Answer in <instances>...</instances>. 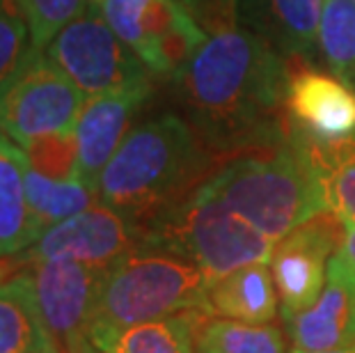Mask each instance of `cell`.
<instances>
[{
  "mask_svg": "<svg viewBox=\"0 0 355 353\" xmlns=\"http://www.w3.org/2000/svg\"><path fill=\"white\" fill-rule=\"evenodd\" d=\"M177 83L193 126L223 163L268 152L291 136L289 64L250 30L227 28L209 35Z\"/></svg>",
  "mask_w": 355,
  "mask_h": 353,
  "instance_id": "1",
  "label": "cell"
},
{
  "mask_svg": "<svg viewBox=\"0 0 355 353\" xmlns=\"http://www.w3.org/2000/svg\"><path fill=\"white\" fill-rule=\"evenodd\" d=\"M223 163L191 122L165 112L135 126L103 168L96 198L142 234Z\"/></svg>",
  "mask_w": 355,
  "mask_h": 353,
  "instance_id": "2",
  "label": "cell"
},
{
  "mask_svg": "<svg viewBox=\"0 0 355 353\" xmlns=\"http://www.w3.org/2000/svg\"><path fill=\"white\" fill-rule=\"evenodd\" d=\"M209 189L270 241H279L309 218L326 212V202L307 147L291 136L275 149L245 154L225 163Z\"/></svg>",
  "mask_w": 355,
  "mask_h": 353,
  "instance_id": "3",
  "label": "cell"
},
{
  "mask_svg": "<svg viewBox=\"0 0 355 353\" xmlns=\"http://www.w3.org/2000/svg\"><path fill=\"white\" fill-rule=\"evenodd\" d=\"M161 248L200 266L209 282L239 268L268 264L275 241L236 216L204 182L142 234V243Z\"/></svg>",
  "mask_w": 355,
  "mask_h": 353,
  "instance_id": "4",
  "label": "cell"
},
{
  "mask_svg": "<svg viewBox=\"0 0 355 353\" xmlns=\"http://www.w3.org/2000/svg\"><path fill=\"white\" fill-rule=\"evenodd\" d=\"M207 291V275L191 259L138 246L105 268L92 321L133 326L191 310L209 314Z\"/></svg>",
  "mask_w": 355,
  "mask_h": 353,
  "instance_id": "5",
  "label": "cell"
},
{
  "mask_svg": "<svg viewBox=\"0 0 355 353\" xmlns=\"http://www.w3.org/2000/svg\"><path fill=\"white\" fill-rule=\"evenodd\" d=\"M101 17L163 80H177L209 37L184 0H103Z\"/></svg>",
  "mask_w": 355,
  "mask_h": 353,
  "instance_id": "6",
  "label": "cell"
},
{
  "mask_svg": "<svg viewBox=\"0 0 355 353\" xmlns=\"http://www.w3.org/2000/svg\"><path fill=\"white\" fill-rule=\"evenodd\" d=\"M87 96L58 69L44 51H33L17 76L0 89V133L30 145L53 133H69Z\"/></svg>",
  "mask_w": 355,
  "mask_h": 353,
  "instance_id": "7",
  "label": "cell"
},
{
  "mask_svg": "<svg viewBox=\"0 0 355 353\" xmlns=\"http://www.w3.org/2000/svg\"><path fill=\"white\" fill-rule=\"evenodd\" d=\"M44 53L87 99L152 80L140 58L94 10L60 30Z\"/></svg>",
  "mask_w": 355,
  "mask_h": 353,
  "instance_id": "8",
  "label": "cell"
},
{
  "mask_svg": "<svg viewBox=\"0 0 355 353\" xmlns=\"http://www.w3.org/2000/svg\"><path fill=\"white\" fill-rule=\"evenodd\" d=\"M342 239L344 223L328 209L279 239L270 264L284 321H291L319 300L326 287L328 261L337 252Z\"/></svg>",
  "mask_w": 355,
  "mask_h": 353,
  "instance_id": "9",
  "label": "cell"
},
{
  "mask_svg": "<svg viewBox=\"0 0 355 353\" xmlns=\"http://www.w3.org/2000/svg\"><path fill=\"white\" fill-rule=\"evenodd\" d=\"M138 246V230L124 216L99 202L53 225L28 250L14 255V259L21 268L51 259H71L87 266L108 268Z\"/></svg>",
  "mask_w": 355,
  "mask_h": 353,
  "instance_id": "10",
  "label": "cell"
},
{
  "mask_svg": "<svg viewBox=\"0 0 355 353\" xmlns=\"http://www.w3.org/2000/svg\"><path fill=\"white\" fill-rule=\"evenodd\" d=\"M26 268L33 275L44 321L67 353L87 337L105 268L71 259L37 261Z\"/></svg>",
  "mask_w": 355,
  "mask_h": 353,
  "instance_id": "11",
  "label": "cell"
},
{
  "mask_svg": "<svg viewBox=\"0 0 355 353\" xmlns=\"http://www.w3.org/2000/svg\"><path fill=\"white\" fill-rule=\"evenodd\" d=\"M286 115L293 129L326 142L355 136V87L314 69L307 58H286Z\"/></svg>",
  "mask_w": 355,
  "mask_h": 353,
  "instance_id": "12",
  "label": "cell"
},
{
  "mask_svg": "<svg viewBox=\"0 0 355 353\" xmlns=\"http://www.w3.org/2000/svg\"><path fill=\"white\" fill-rule=\"evenodd\" d=\"M152 89V80H145L110 94L89 96L85 101V108L73 129L78 142L76 177L94 191L103 168L128 136L135 112L145 106Z\"/></svg>",
  "mask_w": 355,
  "mask_h": 353,
  "instance_id": "13",
  "label": "cell"
},
{
  "mask_svg": "<svg viewBox=\"0 0 355 353\" xmlns=\"http://www.w3.org/2000/svg\"><path fill=\"white\" fill-rule=\"evenodd\" d=\"M289 326L293 349L332 351L355 344V277L335 259L328 261V277L319 300L296 314Z\"/></svg>",
  "mask_w": 355,
  "mask_h": 353,
  "instance_id": "14",
  "label": "cell"
},
{
  "mask_svg": "<svg viewBox=\"0 0 355 353\" xmlns=\"http://www.w3.org/2000/svg\"><path fill=\"white\" fill-rule=\"evenodd\" d=\"M326 0H236V17L284 58H309L319 46Z\"/></svg>",
  "mask_w": 355,
  "mask_h": 353,
  "instance_id": "15",
  "label": "cell"
},
{
  "mask_svg": "<svg viewBox=\"0 0 355 353\" xmlns=\"http://www.w3.org/2000/svg\"><path fill=\"white\" fill-rule=\"evenodd\" d=\"M207 317L211 314L204 310H191L133 326L92 321L87 340L105 353H198V335Z\"/></svg>",
  "mask_w": 355,
  "mask_h": 353,
  "instance_id": "16",
  "label": "cell"
},
{
  "mask_svg": "<svg viewBox=\"0 0 355 353\" xmlns=\"http://www.w3.org/2000/svg\"><path fill=\"white\" fill-rule=\"evenodd\" d=\"M0 353H60L26 266L0 282Z\"/></svg>",
  "mask_w": 355,
  "mask_h": 353,
  "instance_id": "17",
  "label": "cell"
},
{
  "mask_svg": "<svg viewBox=\"0 0 355 353\" xmlns=\"http://www.w3.org/2000/svg\"><path fill=\"white\" fill-rule=\"evenodd\" d=\"M207 310L211 317L243 324H270L277 317L273 273L266 264H252L209 282Z\"/></svg>",
  "mask_w": 355,
  "mask_h": 353,
  "instance_id": "18",
  "label": "cell"
},
{
  "mask_svg": "<svg viewBox=\"0 0 355 353\" xmlns=\"http://www.w3.org/2000/svg\"><path fill=\"white\" fill-rule=\"evenodd\" d=\"M28 165L24 147L0 133V259L28 250L40 239L28 207Z\"/></svg>",
  "mask_w": 355,
  "mask_h": 353,
  "instance_id": "19",
  "label": "cell"
},
{
  "mask_svg": "<svg viewBox=\"0 0 355 353\" xmlns=\"http://www.w3.org/2000/svg\"><path fill=\"white\" fill-rule=\"evenodd\" d=\"M293 131L307 147L326 209L344 225H355V136L326 142Z\"/></svg>",
  "mask_w": 355,
  "mask_h": 353,
  "instance_id": "20",
  "label": "cell"
},
{
  "mask_svg": "<svg viewBox=\"0 0 355 353\" xmlns=\"http://www.w3.org/2000/svg\"><path fill=\"white\" fill-rule=\"evenodd\" d=\"M26 191L30 216H33L35 230L40 236L53 225L85 212L94 205V200H99L96 191L83 179H51L37 172L33 165H28Z\"/></svg>",
  "mask_w": 355,
  "mask_h": 353,
  "instance_id": "21",
  "label": "cell"
},
{
  "mask_svg": "<svg viewBox=\"0 0 355 353\" xmlns=\"http://www.w3.org/2000/svg\"><path fill=\"white\" fill-rule=\"evenodd\" d=\"M198 353H286V342L275 324L218 319L200 330Z\"/></svg>",
  "mask_w": 355,
  "mask_h": 353,
  "instance_id": "22",
  "label": "cell"
},
{
  "mask_svg": "<svg viewBox=\"0 0 355 353\" xmlns=\"http://www.w3.org/2000/svg\"><path fill=\"white\" fill-rule=\"evenodd\" d=\"M319 49L330 71L355 87V3L326 0L319 24Z\"/></svg>",
  "mask_w": 355,
  "mask_h": 353,
  "instance_id": "23",
  "label": "cell"
},
{
  "mask_svg": "<svg viewBox=\"0 0 355 353\" xmlns=\"http://www.w3.org/2000/svg\"><path fill=\"white\" fill-rule=\"evenodd\" d=\"M33 37L19 0H0V89L33 55Z\"/></svg>",
  "mask_w": 355,
  "mask_h": 353,
  "instance_id": "24",
  "label": "cell"
},
{
  "mask_svg": "<svg viewBox=\"0 0 355 353\" xmlns=\"http://www.w3.org/2000/svg\"><path fill=\"white\" fill-rule=\"evenodd\" d=\"M19 5L26 14L35 51H46L60 30L89 10L87 0H19Z\"/></svg>",
  "mask_w": 355,
  "mask_h": 353,
  "instance_id": "25",
  "label": "cell"
},
{
  "mask_svg": "<svg viewBox=\"0 0 355 353\" xmlns=\"http://www.w3.org/2000/svg\"><path fill=\"white\" fill-rule=\"evenodd\" d=\"M30 165L51 179H73L78 165L76 133H53L24 147Z\"/></svg>",
  "mask_w": 355,
  "mask_h": 353,
  "instance_id": "26",
  "label": "cell"
},
{
  "mask_svg": "<svg viewBox=\"0 0 355 353\" xmlns=\"http://www.w3.org/2000/svg\"><path fill=\"white\" fill-rule=\"evenodd\" d=\"M207 35L236 28V0H184Z\"/></svg>",
  "mask_w": 355,
  "mask_h": 353,
  "instance_id": "27",
  "label": "cell"
},
{
  "mask_svg": "<svg viewBox=\"0 0 355 353\" xmlns=\"http://www.w3.org/2000/svg\"><path fill=\"white\" fill-rule=\"evenodd\" d=\"M335 259L355 277V225H344V239L337 248Z\"/></svg>",
  "mask_w": 355,
  "mask_h": 353,
  "instance_id": "28",
  "label": "cell"
},
{
  "mask_svg": "<svg viewBox=\"0 0 355 353\" xmlns=\"http://www.w3.org/2000/svg\"><path fill=\"white\" fill-rule=\"evenodd\" d=\"M21 271V266L17 264V259L14 257H5V259H0V282H5V280H10V277Z\"/></svg>",
  "mask_w": 355,
  "mask_h": 353,
  "instance_id": "29",
  "label": "cell"
},
{
  "mask_svg": "<svg viewBox=\"0 0 355 353\" xmlns=\"http://www.w3.org/2000/svg\"><path fill=\"white\" fill-rule=\"evenodd\" d=\"M67 353H105V351H101V349H96L92 342L87 340V337H83V340L78 342V344H73V347L67 351Z\"/></svg>",
  "mask_w": 355,
  "mask_h": 353,
  "instance_id": "30",
  "label": "cell"
},
{
  "mask_svg": "<svg viewBox=\"0 0 355 353\" xmlns=\"http://www.w3.org/2000/svg\"><path fill=\"white\" fill-rule=\"evenodd\" d=\"M291 353H355V344L346 349H332V351H300V349H293Z\"/></svg>",
  "mask_w": 355,
  "mask_h": 353,
  "instance_id": "31",
  "label": "cell"
},
{
  "mask_svg": "<svg viewBox=\"0 0 355 353\" xmlns=\"http://www.w3.org/2000/svg\"><path fill=\"white\" fill-rule=\"evenodd\" d=\"M101 5H103V0H87V7L94 12H101Z\"/></svg>",
  "mask_w": 355,
  "mask_h": 353,
  "instance_id": "32",
  "label": "cell"
},
{
  "mask_svg": "<svg viewBox=\"0 0 355 353\" xmlns=\"http://www.w3.org/2000/svg\"><path fill=\"white\" fill-rule=\"evenodd\" d=\"M353 3H355V0H353Z\"/></svg>",
  "mask_w": 355,
  "mask_h": 353,
  "instance_id": "33",
  "label": "cell"
}]
</instances>
